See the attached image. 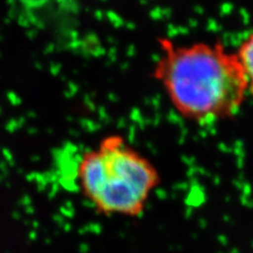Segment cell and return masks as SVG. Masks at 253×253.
<instances>
[{"label":"cell","mask_w":253,"mask_h":253,"mask_svg":"<svg viewBox=\"0 0 253 253\" xmlns=\"http://www.w3.org/2000/svg\"><path fill=\"white\" fill-rule=\"evenodd\" d=\"M152 76L186 121L206 126L234 117L249 96L235 52L221 42L158 39Z\"/></svg>","instance_id":"1"},{"label":"cell","mask_w":253,"mask_h":253,"mask_svg":"<svg viewBox=\"0 0 253 253\" xmlns=\"http://www.w3.org/2000/svg\"><path fill=\"white\" fill-rule=\"evenodd\" d=\"M79 189L100 215L137 217L161 183L153 163L112 134L86 150L77 166Z\"/></svg>","instance_id":"2"},{"label":"cell","mask_w":253,"mask_h":253,"mask_svg":"<svg viewBox=\"0 0 253 253\" xmlns=\"http://www.w3.org/2000/svg\"><path fill=\"white\" fill-rule=\"evenodd\" d=\"M11 11L25 27L46 29L74 17L76 0H7Z\"/></svg>","instance_id":"3"},{"label":"cell","mask_w":253,"mask_h":253,"mask_svg":"<svg viewBox=\"0 0 253 253\" xmlns=\"http://www.w3.org/2000/svg\"><path fill=\"white\" fill-rule=\"evenodd\" d=\"M234 52L246 79L249 96L253 97V30L244 37Z\"/></svg>","instance_id":"4"}]
</instances>
